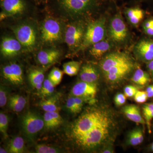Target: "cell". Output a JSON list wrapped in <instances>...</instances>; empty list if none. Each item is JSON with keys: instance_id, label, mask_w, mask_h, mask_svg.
Masks as SVG:
<instances>
[{"instance_id": "e575fe53", "label": "cell", "mask_w": 153, "mask_h": 153, "mask_svg": "<svg viewBox=\"0 0 153 153\" xmlns=\"http://www.w3.org/2000/svg\"><path fill=\"white\" fill-rule=\"evenodd\" d=\"M143 28L146 34L153 36V18L146 21L143 25Z\"/></svg>"}, {"instance_id": "277c9868", "label": "cell", "mask_w": 153, "mask_h": 153, "mask_svg": "<svg viewBox=\"0 0 153 153\" xmlns=\"http://www.w3.org/2000/svg\"><path fill=\"white\" fill-rule=\"evenodd\" d=\"M21 125L25 134L33 139L44 127V119L36 112L28 111L22 117Z\"/></svg>"}, {"instance_id": "ac0fdd59", "label": "cell", "mask_w": 153, "mask_h": 153, "mask_svg": "<svg viewBox=\"0 0 153 153\" xmlns=\"http://www.w3.org/2000/svg\"><path fill=\"white\" fill-rule=\"evenodd\" d=\"M44 128L48 130L58 127L63 123V120L58 111H46L43 117Z\"/></svg>"}, {"instance_id": "5b68a950", "label": "cell", "mask_w": 153, "mask_h": 153, "mask_svg": "<svg viewBox=\"0 0 153 153\" xmlns=\"http://www.w3.org/2000/svg\"><path fill=\"white\" fill-rule=\"evenodd\" d=\"M85 30L84 25L80 22H75L68 25L65 32V40L69 49L79 50L83 41Z\"/></svg>"}, {"instance_id": "3957f363", "label": "cell", "mask_w": 153, "mask_h": 153, "mask_svg": "<svg viewBox=\"0 0 153 153\" xmlns=\"http://www.w3.org/2000/svg\"><path fill=\"white\" fill-rule=\"evenodd\" d=\"M105 18L91 22L86 27L82 44L79 50H84L92 45L104 40L106 36Z\"/></svg>"}, {"instance_id": "44dd1931", "label": "cell", "mask_w": 153, "mask_h": 153, "mask_svg": "<svg viewBox=\"0 0 153 153\" xmlns=\"http://www.w3.org/2000/svg\"><path fill=\"white\" fill-rule=\"evenodd\" d=\"M8 103L9 108L15 112H21L27 104V100L24 97L16 94L10 97Z\"/></svg>"}, {"instance_id": "e0dca14e", "label": "cell", "mask_w": 153, "mask_h": 153, "mask_svg": "<svg viewBox=\"0 0 153 153\" xmlns=\"http://www.w3.org/2000/svg\"><path fill=\"white\" fill-rule=\"evenodd\" d=\"M122 111L129 120L137 124H146L144 118L142 116L139 107L135 105H128L124 106Z\"/></svg>"}, {"instance_id": "ffe728a7", "label": "cell", "mask_w": 153, "mask_h": 153, "mask_svg": "<svg viewBox=\"0 0 153 153\" xmlns=\"http://www.w3.org/2000/svg\"><path fill=\"white\" fill-rule=\"evenodd\" d=\"M28 78L32 86L39 92L42 88L44 80L43 71L37 68L32 69L29 72Z\"/></svg>"}, {"instance_id": "74e56055", "label": "cell", "mask_w": 153, "mask_h": 153, "mask_svg": "<svg viewBox=\"0 0 153 153\" xmlns=\"http://www.w3.org/2000/svg\"><path fill=\"white\" fill-rule=\"evenodd\" d=\"M126 97L123 93H117L114 97L115 104L117 106H122L125 104Z\"/></svg>"}, {"instance_id": "5bb4252c", "label": "cell", "mask_w": 153, "mask_h": 153, "mask_svg": "<svg viewBox=\"0 0 153 153\" xmlns=\"http://www.w3.org/2000/svg\"><path fill=\"white\" fill-rule=\"evenodd\" d=\"M79 76L81 81L92 83H97L100 78L97 69L90 63H87L82 66Z\"/></svg>"}, {"instance_id": "6da1fadb", "label": "cell", "mask_w": 153, "mask_h": 153, "mask_svg": "<svg viewBox=\"0 0 153 153\" xmlns=\"http://www.w3.org/2000/svg\"><path fill=\"white\" fill-rule=\"evenodd\" d=\"M120 128L114 111L106 105H100L86 108L70 125L67 135L78 150L103 153L113 148Z\"/></svg>"}, {"instance_id": "1f68e13d", "label": "cell", "mask_w": 153, "mask_h": 153, "mask_svg": "<svg viewBox=\"0 0 153 153\" xmlns=\"http://www.w3.org/2000/svg\"><path fill=\"white\" fill-rule=\"evenodd\" d=\"M36 153H57L60 152V150L57 148L50 146L47 145L39 144L35 147Z\"/></svg>"}, {"instance_id": "d6986e66", "label": "cell", "mask_w": 153, "mask_h": 153, "mask_svg": "<svg viewBox=\"0 0 153 153\" xmlns=\"http://www.w3.org/2000/svg\"><path fill=\"white\" fill-rule=\"evenodd\" d=\"M91 47L89 52L90 55L95 58H99L109 51L111 48V44L108 40H103Z\"/></svg>"}, {"instance_id": "d6a6232c", "label": "cell", "mask_w": 153, "mask_h": 153, "mask_svg": "<svg viewBox=\"0 0 153 153\" xmlns=\"http://www.w3.org/2000/svg\"><path fill=\"white\" fill-rule=\"evenodd\" d=\"M8 90L5 86L1 85L0 88V107H3L7 104V102Z\"/></svg>"}, {"instance_id": "7bdbcfd3", "label": "cell", "mask_w": 153, "mask_h": 153, "mask_svg": "<svg viewBox=\"0 0 153 153\" xmlns=\"http://www.w3.org/2000/svg\"><path fill=\"white\" fill-rule=\"evenodd\" d=\"M8 152V151L4 149V148L1 147L0 148V153H7Z\"/></svg>"}, {"instance_id": "60d3db41", "label": "cell", "mask_w": 153, "mask_h": 153, "mask_svg": "<svg viewBox=\"0 0 153 153\" xmlns=\"http://www.w3.org/2000/svg\"><path fill=\"white\" fill-rule=\"evenodd\" d=\"M152 90H153V85H149V86L147 88L146 91L147 93H148Z\"/></svg>"}, {"instance_id": "4dcf8cb0", "label": "cell", "mask_w": 153, "mask_h": 153, "mask_svg": "<svg viewBox=\"0 0 153 153\" xmlns=\"http://www.w3.org/2000/svg\"><path fill=\"white\" fill-rule=\"evenodd\" d=\"M9 126V118L3 112L0 113V131L5 139L8 137L7 130Z\"/></svg>"}, {"instance_id": "8fae6325", "label": "cell", "mask_w": 153, "mask_h": 153, "mask_svg": "<svg viewBox=\"0 0 153 153\" xmlns=\"http://www.w3.org/2000/svg\"><path fill=\"white\" fill-rule=\"evenodd\" d=\"M4 78L15 85H20L24 82L23 70L21 66L16 63H11L2 68Z\"/></svg>"}, {"instance_id": "8992f818", "label": "cell", "mask_w": 153, "mask_h": 153, "mask_svg": "<svg viewBox=\"0 0 153 153\" xmlns=\"http://www.w3.org/2000/svg\"><path fill=\"white\" fill-rule=\"evenodd\" d=\"M60 3L66 13L72 16H80L93 7L94 0H60Z\"/></svg>"}, {"instance_id": "ee69618b", "label": "cell", "mask_w": 153, "mask_h": 153, "mask_svg": "<svg viewBox=\"0 0 153 153\" xmlns=\"http://www.w3.org/2000/svg\"><path fill=\"white\" fill-rule=\"evenodd\" d=\"M150 150L152 152H153V142L152 143V144L151 145L150 147Z\"/></svg>"}, {"instance_id": "f1b7e54d", "label": "cell", "mask_w": 153, "mask_h": 153, "mask_svg": "<svg viewBox=\"0 0 153 153\" xmlns=\"http://www.w3.org/2000/svg\"><path fill=\"white\" fill-rule=\"evenodd\" d=\"M55 85L48 78L44 79L42 88L39 92V95L43 99L51 96L55 91Z\"/></svg>"}, {"instance_id": "4316f807", "label": "cell", "mask_w": 153, "mask_h": 153, "mask_svg": "<svg viewBox=\"0 0 153 153\" xmlns=\"http://www.w3.org/2000/svg\"><path fill=\"white\" fill-rule=\"evenodd\" d=\"M143 114L148 131L151 134L152 121L153 119V103L145 104L143 107Z\"/></svg>"}, {"instance_id": "b9f144b4", "label": "cell", "mask_w": 153, "mask_h": 153, "mask_svg": "<svg viewBox=\"0 0 153 153\" xmlns=\"http://www.w3.org/2000/svg\"><path fill=\"white\" fill-rule=\"evenodd\" d=\"M147 93L148 98H152L153 97V90Z\"/></svg>"}, {"instance_id": "d590c367", "label": "cell", "mask_w": 153, "mask_h": 153, "mask_svg": "<svg viewBox=\"0 0 153 153\" xmlns=\"http://www.w3.org/2000/svg\"><path fill=\"white\" fill-rule=\"evenodd\" d=\"M66 106L68 111L73 113H77L76 104L74 101V97L73 96L68 97L66 103Z\"/></svg>"}, {"instance_id": "484cf974", "label": "cell", "mask_w": 153, "mask_h": 153, "mask_svg": "<svg viewBox=\"0 0 153 153\" xmlns=\"http://www.w3.org/2000/svg\"><path fill=\"white\" fill-rule=\"evenodd\" d=\"M126 14L129 21L134 25L139 24L144 17L143 11L139 8L128 9Z\"/></svg>"}, {"instance_id": "8d00e7d4", "label": "cell", "mask_w": 153, "mask_h": 153, "mask_svg": "<svg viewBox=\"0 0 153 153\" xmlns=\"http://www.w3.org/2000/svg\"><path fill=\"white\" fill-rule=\"evenodd\" d=\"M138 91L137 88L135 86L132 85H128L125 88L124 92L127 97H134Z\"/></svg>"}, {"instance_id": "9c48e42d", "label": "cell", "mask_w": 153, "mask_h": 153, "mask_svg": "<svg viewBox=\"0 0 153 153\" xmlns=\"http://www.w3.org/2000/svg\"><path fill=\"white\" fill-rule=\"evenodd\" d=\"M109 36L115 43L123 42L128 36V29L123 19L119 16L114 17L110 23Z\"/></svg>"}, {"instance_id": "f35d334b", "label": "cell", "mask_w": 153, "mask_h": 153, "mask_svg": "<svg viewBox=\"0 0 153 153\" xmlns=\"http://www.w3.org/2000/svg\"><path fill=\"white\" fill-rule=\"evenodd\" d=\"M74 97L77 113H78L82 111L84 102L86 101V100L84 99L81 98V97Z\"/></svg>"}, {"instance_id": "4fadbf2b", "label": "cell", "mask_w": 153, "mask_h": 153, "mask_svg": "<svg viewBox=\"0 0 153 153\" xmlns=\"http://www.w3.org/2000/svg\"><path fill=\"white\" fill-rule=\"evenodd\" d=\"M135 51L140 59L148 62L153 60V40L143 39L135 47Z\"/></svg>"}, {"instance_id": "d4e9b609", "label": "cell", "mask_w": 153, "mask_h": 153, "mask_svg": "<svg viewBox=\"0 0 153 153\" xmlns=\"http://www.w3.org/2000/svg\"><path fill=\"white\" fill-rule=\"evenodd\" d=\"M25 141L21 137H15L11 140L8 145L7 151L11 153H22L25 151Z\"/></svg>"}, {"instance_id": "30bf717a", "label": "cell", "mask_w": 153, "mask_h": 153, "mask_svg": "<svg viewBox=\"0 0 153 153\" xmlns=\"http://www.w3.org/2000/svg\"><path fill=\"white\" fill-rule=\"evenodd\" d=\"M97 92L96 83L80 81L73 86L71 90L72 96L84 99L86 101H92Z\"/></svg>"}, {"instance_id": "603a6c76", "label": "cell", "mask_w": 153, "mask_h": 153, "mask_svg": "<svg viewBox=\"0 0 153 153\" xmlns=\"http://www.w3.org/2000/svg\"><path fill=\"white\" fill-rule=\"evenodd\" d=\"M131 80L137 85L145 86L151 82L152 78L150 74L138 67L134 72Z\"/></svg>"}, {"instance_id": "ab89813d", "label": "cell", "mask_w": 153, "mask_h": 153, "mask_svg": "<svg viewBox=\"0 0 153 153\" xmlns=\"http://www.w3.org/2000/svg\"><path fill=\"white\" fill-rule=\"evenodd\" d=\"M147 67L149 72L152 80L153 81V60L147 63Z\"/></svg>"}, {"instance_id": "cb8c5ba5", "label": "cell", "mask_w": 153, "mask_h": 153, "mask_svg": "<svg viewBox=\"0 0 153 153\" xmlns=\"http://www.w3.org/2000/svg\"><path fill=\"white\" fill-rule=\"evenodd\" d=\"M58 100L57 95L51 96L44 99L40 103V106L45 111H58Z\"/></svg>"}, {"instance_id": "7402d4cb", "label": "cell", "mask_w": 153, "mask_h": 153, "mask_svg": "<svg viewBox=\"0 0 153 153\" xmlns=\"http://www.w3.org/2000/svg\"><path fill=\"white\" fill-rule=\"evenodd\" d=\"M143 140L144 133L142 128L138 127L129 133L127 142L128 145L130 146H137L142 143Z\"/></svg>"}, {"instance_id": "83f0119b", "label": "cell", "mask_w": 153, "mask_h": 153, "mask_svg": "<svg viewBox=\"0 0 153 153\" xmlns=\"http://www.w3.org/2000/svg\"><path fill=\"white\" fill-rule=\"evenodd\" d=\"M80 66L81 63L78 61H69L63 64V72L68 76H75L80 70Z\"/></svg>"}, {"instance_id": "52a82bcc", "label": "cell", "mask_w": 153, "mask_h": 153, "mask_svg": "<svg viewBox=\"0 0 153 153\" xmlns=\"http://www.w3.org/2000/svg\"><path fill=\"white\" fill-rule=\"evenodd\" d=\"M16 39L22 46L27 49H32L35 47L37 40L36 30L31 25L23 24L14 28Z\"/></svg>"}, {"instance_id": "ba28073f", "label": "cell", "mask_w": 153, "mask_h": 153, "mask_svg": "<svg viewBox=\"0 0 153 153\" xmlns=\"http://www.w3.org/2000/svg\"><path fill=\"white\" fill-rule=\"evenodd\" d=\"M61 28L59 22L52 19H47L41 28V38L45 43L59 41L61 38Z\"/></svg>"}, {"instance_id": "7c38bea8", "label": "cell", "mask_w": 153, "mask_h": 153, "mask_svg": "<svg viewBox=\"0 0 153 153\" xmlns=\"http://www.w3.org/2000/svg\"><path fill=\"white\" fill-rule=\"evenodd\" d=\"M22 44L13 37L3 38L1 45V52L5 57H12L19 54L22 49Z\"/></svg>"}, {"instance_id": "2e32d148", "label": "cell", "mask_w": 153, "mask_h": 153, "mask_svg": "<svg viewBox=\"0 0 153 153\" xmlns=\"http://www.w3.org/2000/svg\"><path fill=\"white\" fill-rule=\"evenodd\" d=\"M60 56V52L56 49L42 50L38 52L37 59L43 66H49L56 62Z\"/></svg>"}, {"instance_id": "9a60e30c", "label": "cell", "mask_w": 153, "mask_h": 153, "mask_svg": "<svg viewBox=\"0 0 153 153\" xmlns=\"http://www.w3.org/2000/svg\"><path fill=\"white\" fill-rule=\"evenodd\" d=\"M1 6L4 11L11 15L22 13L26 9L23 0H1Z\"/></svg>"}, {"instance_id": "f546056e", "label": "cell", "mask_w": 153, "mask_h": 153, "mask_svg": "<svg viewBox=\"0 0 153 153\" xmlns=\"http://www.w3.org/2000/svg\"><path fill=\"white\" fill-rule=\"evenodd\" d=\"M63 75V71L59 68L55 67L50 71L48 76V79L55 86L60 84L62 80Z\"/></svg>"}, {"instance_id": "836d02e7", "label": "cell", "mask_w": 153, "mask_h": 153, "mask_svg": "<svg viewBox=\"0 0 153 153\" xmlns=\"http://www.w3.org/2000/svg\"><path fill=\"white\" fill-rule=\"evenodd\" d=\"M148 98L146 91H138L134 97L135 101L138 103H144L147 100Z\"/></svg>"}, {"instance_id": "7a4b0ae2", "label": "cell", "mask_w": 153, "mask_h": 153, "mask_svg": "<svg viewBox=\"0 0 153 153\" xmlns=\"http://www.w3.org/2000/svg\"><path fill=\"white\" fill-rule=\"evenodd\" d=\"M100 67L105 82L114 85L122 82L130 75L134 68L135 64L127 54L113 52L102 59Z\"/></svg>"}]
</instances>
